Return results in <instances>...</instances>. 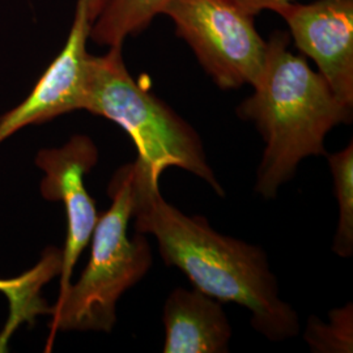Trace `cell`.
Returning a JSON list of instances; mask_svg holds the SVG:
<instances>
[{"mask_svg": "<svg viewBox=\"0 0 353 353\" xmlns=\"http://www.w3.org/2000/svg\"><path fill=\"white\" fill-rule=\"evenodd\" d=\"M127 166L135 229L156 239L166 265L179 268L196 290L220 303L249 309L252 327L268 341L299 334V314L280 299L278 280L259 246L220 234L204 217H190L169 204L150 166L139 160Z\"/></svg>", "mask_w": 353, "mask_h": 353, "instance_id": "obj_1", "label": "cell"}, {"mask_svg": "<svg viewBox=\"0 0 353 353\" xmlns=\"http://www.w3.org/2000/svg\"><path fill=\"white\" fill-rule=\"evenodd\" d=\"M290 41L285 32L271 34L254 92L237 109L241 119L255 123L265 143L255 191L268 199L294 176L303 159L327 154L328 132L352 119V106L339 100L303 57L290 50Z\"/></svg>", "mask_w": 353, "mask_h": 353, "instance_id": "obj_2", "label": "cell"}, {"mask_svg": "<svg viewBox=\"0 0 353 353\" xmlns=\"http://www.w3.org/2000/svg\"><path fill=\"white\" fill-rule=\"evenodd\" d=\"M83 110L122 127L137 145V160L150 166L154 174L161 176L170 166L181 168L224 195L198 132L131 76L122 46L109 48L101 57H89Z\"/></svg>", "mask_w": 353, "mask_h": 353, "instance_id": "obj_3", "label": "cell"}, {"mask_svg": "<svg viewBox=\"0 0 353 353\" xmlns=\"http://www.w3.org/2000/svg\"><path fill=\"white\" fill-rule=\"evenodd\" d=\"M108 194L112 205L100 214L94 228L88 265L51 306L46 351H50L58 331H112L119 299L151 268L152 252L145 234L137 232L132 239L127 234L132 216L127 165L115 172Z\"/></svg>", "mask_w": 353, "mask_h": 353, "instance_id": "obj_4", "label": "cell"}, {"mask_svg": "<svg viewBox=\"0 0 353 353\" xmlns=\"http://www.w3.org/2000/svg\"><path fill=\"white\" fill-rule=\"evenodd\" d=\"M163 14L176 26L196 59L221 89L254 85L265 61L267 41L254 16L232 0H172Z\"/></svg>", "mask_w": 353, "mask_h": 353, "instance_id": "obj_5", "label": "cell"}, {"mask_svg": "<svg viewBox=\"0 0 353 353\" xmlns=\"http://www.w3.org/2000/svg\"><path fill=\"white\" fill-rule=\"evenodd\" d=\"M100 6L101 0H76L72 26L63 49L26 100L0 117V144L26 127L83 110L90 55L87 45Z\"/></svg>", "mask_w": 353, "mask_h": 353, "instance_id": "obj_6", "label": "cell"}, {"mask_svg": "<svg viewBox=\"0 0 353 353\" xmlns=\"http://www.w3.org/2000/svg\"><path fill=\"white\" fill-rule=\"evenodd\" d=\"M97 161L99 150L87 135H75L59 148L41 150L36 157V165L45 174L41 195L46 201L63 203L67 216L59 294L70 287L76 263L90 243L100 217L84 182Z\"/></svg>", "mask_w": 353, "mask_h": 353, "instance_id": "obj_7", "label": "cell"}, {"mask_svg": "<svg viewBox=\"0 0 353 353\" xmlns=\"http://www.w3.org/2000/svg\"><path fill=\"white\" fill-rule=\"evenodd\" d=\"M272 12L285 20L294 45L316 62L338 99L353 106V0L293 1Z\"/></svg>", "mask_w": 353, "mask_h": 353, "instance_id": "obj_8", "label": "cell"}, {"mask_svg": "<svg viewBox=\"0 0 353 353\" xmlns=\"http://www.w3.org/2000/svg\"><path fill=\"white\" fill-rule=\"evenodd\" d=\"M165 353H224L232 327L220 301L194 288H176L164 306Z\"/></svg>", "mask_w": 353, "mask_h": 353, "instance_id": "obj_9", "label": "cell"}, {"mask_svg": "<svg viewBox=\"0 0 353 353\" xmlns=\"http://www.w3.org/2000/svg\"><path fill=\"white\" fill-rule=\"evenodd\" d=\"M62 259V250L50 246L29 271L17 278L0 279V292L10 305V314L0 332V353L8 351V343L21 325H33L41 314L50 316L51 306L43 300L41 290L51 279L61 275Z\"/></svg>", "mask_w": 353, "mask_h": 353, "instance_id": "obj_10", "label": "cell"}, {"mask_svg": "<svg viewBox=\"0 0 353 353\" xmlns=\"http://www.w3.org/2000/svg\"><path fill=\"white\" fill-rule=\"evenodd\" d=\"M172 0H101L89 38L106 48L122 46L125 39L147 29Z\"/></svg>", "mask_w": 353, "mask_h": 353, "instance_id": "obj_11", "label": "cell"}, {"mask_svg": "<svg viewBox=\"0 0 353 353\" xmlns=\"http://www.w3.org/2000/svg\"><path fill=\"white\" fill-rule=\"evenodd\" d=\"M334 176V190L339 205V220L332 250L341 258L353 254V143L343 151L327 154Z\"/></svg>", "mask_w": 353, "mask_h": 353, "instance_id": "obj_12", "label": "cell"}, {"mask_svg": "<svg viewBox=\"0 0 353 353\" xmlns=\"http://www.w3.org/2000/svg\"><path fill=\"white\" fill-rule=\"evenodd\" d=\"M303 339L313 352L352 353V303L331 310L327 323L316 316H310Z\"/></svg>", "mask_w": 353, "mask_h": 353, "instance_id": "obj_13", "label": "cell"}, {"mask_svg": "<svg viewBox=\"0 0 353 353\" xmlns=\"http://www.w3.org/2000/svg\"><path fill=\"white\" fill-rule=\"evenodd\" d=\"M243 12L256 16L262 11H274L280 4L293 3L294 0H232Z\"/></svg>", "mask_w": 353, "mask_h": 353, "instance_id": "obj_14", "label": "cell"}]
</instances>
